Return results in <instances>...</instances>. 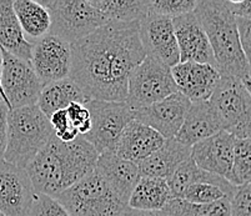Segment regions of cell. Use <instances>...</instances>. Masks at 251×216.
<instances>
[{"instance_id":"484cf974","label":"cell","mask_w":251,"mask_h":216,"mask_svg":"<svg viewBox=\"0 0 251 216\" xmlns=\"http://www.w3.org/2000/svg\"><path fill=\"white\" fill-rule=\"evenodd\" d=\"M165 179L141 176L130 196L127 206L143 211H160L173 199Z\"/></svg>"},{"instance_id":"30bf717a","label":"cell","mask_w":251,"mask_h":216,"mask_svg":"<svg viewBox=\"0 0 251 216\" xmlns=\"http://www.w3.org/2000/svg\"><path fill=\"white\" fill-rule=\"evenodd\" d=\"M1 55V89L8 101L9 110L36 105L39 95L43 90V84L36 76L31 65L6 53L3 49Z\"/></svg>"},{"instance_id":"ffe728a7","label":"cell","mask_w":251,"mask_h":216,"mask_svg":"<svg viewBox=\"0 0 251 216\" xmlns=\"http://www.w3.org/2000/svg\"><path fill=\"white\" fill-rule=\"evenodd\" d=\"M223 124L213 104L207 101L191 103L182 126L176 135V140L182 145L191 147L196 143L223 131Z\"/></svg>"},{"instance_id":"2e32d148","label":"cell","mask_w":251,"mask_h":216,"mask_svg":"<svg viewBox=\"0 0 251 216\" xmlns=\"http://www.w3.org/2000/svg\"><path fill=\"white\" fill-rule=\"evenodd\" d=\"M234 136L223 130L193 145L191 158L200 169L229 181L234 161Z\"/></svg>"},{"instance_id":"6da1fadb","label":"cell","mask_w":251,"mask_h":216,"mask_svg":"<svg viewBox=\"0 0 251 216\" xmlns=\"http://www.w3.org/2000/svg\"><path fill=\"white\" fill-rule=\"evenodd\" d=\"M139 23H108L72 44L69 78L88 100L125 101L130 75L147 56Z\"/></svg>"},{"instance_id":"277c9868","label":"cell","mask_w":251,"mask_h":216,"mask_svg":"<svg viewBox=\"0 0 251 216\" xmlns=\"http://www.w3.org/2000/svg\"><path fill=\"white\" fill-rule=\"evenodd\" d=\"M52 136L55 135L49 119L36 105L9 110L4 160L26 169Z\"/></svg>"},{"instance_id":"e575fe53","label":"cell","mask_w":251,"mask_h":216,"mask_svg":"<svg viewBox=\"0 0 251 216\" xmlns=\"http://www.w3.org/2000/svg\"><path fill=\"white\" fill-rule=\"evenodd\" d=\"M68 117L75 130L80 136L86 135L91 130V117L85 104L73 103L67 108Z\"/></svg>"},{"instance_id":"7c38bea8","label":"cell","mask_w":251,"mask_h":216,"mask_svg":"<svg viewBox=\"0 0 251 216\" xmlns=\"http://www.w3.org/2000/svg\"><path fill=\"white\" fill-rule=\"evenodd\" d=\"M35 196L26 170L0 161V213L4 216H28Z\"/></svg>"},{"instance_id":"836d02e7","label":"cell","mask_w":251,"mask_h":216,"mask_svg":"<svg viewBox=\"0 0 251 216\" xmlns=\"http://www.w3.org/2000/svg\"><path fill=\"white\" fill-rule=\"evenodd\" d=\"M230 216H251V183L235 186L230 197Z\"/></svg>"},{"instance_id":"74e56055","label":"cell","mask_w":251,"mask_h":216,"mask_svg":"<svg viewBox=\"0 0 251 216\" xmlns=\"http://www.w3.org/2000/svg\"><path fill=\"white\" fill-rule=\"evenodd\" d=\"M8 106L3 105L0 110V161L4 160L6 150V115H8Z\"/></svg>"},{"instance_id":"7bdbcfd3","label":"cell","mask_w":251,"mask_h":216,"mask_svg":"<svg viewBox=\"0 0 251 216\" xmlns=\"http://www.w3.org/2000/svg\"><path fill=\"white\" fill-rule=\"evenodd\" d=\"M0 216H4V215H3V214H1V213H0Z\"/></svg>"},{"instance_id":"ab89813d","label":"cell","mask_w":251,"mask_h":216,"mask_svg":"<svg viewBox=\"0 0 251 216\" xmlns=\"http://www.w3.org/2000/svg\"><path fill=\"white\" fill-rule=\"evenodd\" d=\"M1 72H3V55H1V49H0V97H1V100L5 103V105L8 106V101H6L5 95H4L3 93V89H1Z\"/></svg>"},{"instance_id":"4dcf8cb0","label":"cell","mask_w":251,"mask_h":216,"mask_svg":"<svg viewBox=\"0 0 251 216\" xmlns=\"http://www.w3.org/2000/svg\"><path fill=\"white\" fill-rule=\"evenodd\" d=\"M225 197L230 199V195L225 190L213 184L206 183L194 184L189 186L181 195V199L194 204H213Z\"/></svg>"},{"instance_id":"44dd1931","label":"cell","mask_w":251,"mask_h":216,"mask_svg":"<svg viewBox=\"0 0 251 216\" xmlns=\"http://www.w3.org/2000/svg\"><path fill=\"white\" fill-rule=\"evenodd\" d=\"M191 156V147L182 145L176 139L165 140L163 146L139 164L141 176L168 179L173 171Z\"/></svg>"},{"instance_id":"5b68a950","label":"cell","mask_w":251,"mask_h":216,"mask_svg":"<svg viewBox=\"0 0 251 216\" xmlns=\"http://www.w3.org/2000/svg\"><path fill=\"white\" fill-rule=\"evenodd\" d=\"M70 216H120L127 208L93 171L56 197Z\"/></svg>"},{"instance_id":"5bb4252c","label":"cell","mask_w":251,"mask_h":216,"mask_svg":"<svg viewBox=\"0 0 251 216\" xmlns=\"http://www.w3.org/2000/svg\"><path fill=\"white\" fill-rule=\"evenodd\" d=\"M190 106V100L177 92L147 108L134 110V120L154 129L165 140L175 139Z\"/></svg>"},{"instance_id":"7402d4cb","label":"cell","mask_w":251,"mask_h":216,"mask_svg":"<svg viewBox=\"0 0 251 216\" xmlns=\"http://www.w3.org/2000/svg\"><path fill=\"white\" fill-rule=\"evenodd\" d=\"M0 48L30 64L33 44L23 33L11 0H0Z\"/></svg>"},{"instance_id":"1f68e13d","label":"cell","mask_w":251,"mask_h":216,"mask_svg":"<svg viewBox=\"0 0 251 216\" xmlns=\"http://www.w3.org/2000/svg\"><path fill=\"white\" fill-rule=\"evenodd\" d=\"M28 216H70V214L54 197L36 194Z\"/></svg>"},{"instance_id":"3957f363","label":"cell","mask_w":251,"mask_h":216,"mask_svg":"<svg viewBox=\"0 0 251 216\" xmlns=\"http://www.w3.org/2000/svg\"><path fill=\"white\" fill-rule=\"evenodd\" d=\"M194 14L209 39L216 70L221 76L241 80L250 72V68L241 49L236 17L232 14L229 1H198Z\"/></svg>"},{"instance_id":"9c48e42d","label":"cell","mask_w":251,"mask_h":216,"mask_svg":"<svg viewBox=\"0 0 251 216\" xmlns=\"http://www.w3.org/2000/svg\"><path fill=\"white\" fill-rule=\"evenodd\" d=\"M91 117V130L83 138L97 150L98 155L115 152L125 126L134 120V110L125 103L89 100L85 104Z\"/></svg>"},{"instance_id":"ac0fdd59","label":"cell","mask_w":251,"mask_h":216,"mask_svg":"<svg viewBox=\"0 0 251 216\" xmlns=\"http://www.w3.org/2000/svg\"><path fill=\"white\" fill-rule=\"evenodd\" d=\"M95 171L116 197L127 206L130 196L141 177L138 165L119 158L115 152H106L98 156Z\"/></svg>"},{"instance_id":"7a4b0ae2","label":"cell","mask_w":251,"mask_h":216,"mask_svg":"<svg viewBox=\"0 0 251 216\" xmlns=\"http://www.w3.org/2000/svg\"><path fill=\"white\" fill-rule=\"evenodd\" d=\"M98 152L83 136L63 143L52 136L26 167L36 194L54 199L95 170Z\"/></svg>"},{"instance_id":"d4e9b609","label":"cell","mask_w":251,"mask_h":216,"mask_svg":"<svg viewBox=\"0 0 251 216\" xmlns=\"http://www.w3.org/2000/svg\"><path fill=\"white\" fill-rule=\"evenodd\" d=\"M88 101L83 90L72 79L68 78L43 86L36 106L49 119L55 111L67 109L70 104H86Z\"/></svg>"},{"instance_id":"f35d334b","label":"cell","mask_w":251,"mask_h":216,"mask_svg":"<svg viewBox=\"0 0 251 216\" xmlns=\"http://www.w3.org/2000/svg\"><path fill=\"white\" fill-rule=\"evenodd\" d=\"M120 216H165L163 211H143V210H135V209H130L127 206L124 210V213Z\"/></svg>"},{"instance_id":"4fadbf2b","label":"cell","mask_w":251,"mask_h":216,"mask_svg":"<svg viewBox=\"0 0 251 216\" xmlns=\"http://www.w3.org/2000/svg\"><path fill=\"white\" fill-rule=\"evenodd\" d=\"M139 34L148 56L157 59L170 68L179 64V48L173 20L148 13L147 17L139 23Z\"/></svg>"},{"instance_id":"603a6c76","label":"cell","mask_w":251,"mask_h":216,"mask_svg":"<svg viewBox=\"0 0 251 216\" xmlns=\"http://www.w3.org/2000/svg\"><path fill=\"white\" fill-rule=\"evenodd\" d=\"M166 181H168L170 192L174 197H181L182 192L189 186L199 183L213 184V185L219 186L223 190H225L230 195V197L235 190V186L231 185L227 180L218 176V175L210 174V172L200 169L191 156L186 159L184 163L180 164L179 167L173 171V174L166 179Z\"/></svg>"},{"instance_id":"60d3db41","label":"cell","mask_w":251,"mask_h":216,"mask_svg":"<svg viewBox=\"0 0 251 216\" xmlns=\"http://www.w3.org/2000/svg\"><path fill=\"white\" fill-rule=\"evenodd\" d=\"M241 83L244 84L245 89H246V90H248L249 95H250V96H251V70L248 72V74L245 75V76H244L243 79H241Z\"/></svg>"},{"instance_id":"b9f144b4","label":"cell","mask_w":251,"mask_h":216,"mask_svg":"<svg viewBox=\"0 0 251 216\" xmlns=\"http://www.w3.org/2000/svg\"><path fill=\"white\" fill-rule=\"evenodd\" d=\"M3 105H5V103H4L3 100H1V97H0V110H1V108H3Z\"/></svg>"},{"instance_id":"d6986e66","label":"cell","mask_w":251,"mask_h":216,"mask_svg":"<svg viewBox=\"0 0 251 216\" xmlns=\"http://www.w3.org/2000/svg\"><path fill=\"white\" fill-rule=\"evenodd\" d=\"M164 143L165 139L154 129L140 121L131 120L119 138L115 154L119 158L139 165L160 149Z\"/></svg>"},{"instance_id":"4316f807","label":"cell","mask_w":251,"mask_h":216,"mask_svg":"<svg viewBox=\"0 0 251 216\" xmlns=\"http://www.w3.org/2000/svg\"><path fill=\"white\" fill-rule=\"evenodd\" d=\"M149 0H90L108 23L141 22L148 15Z\"/></svg>"},{"instance_id":"ba28073f","label":"cell","mask_w":251,"mask_h":216,"mask_svg":"<svg viewBox=\"0 0 251 216\" xmlns=\"http://www.w3.org/2000/svg\"><path fill=\"white\" fill-rule=\"evenodd\" d=\"M224 131L235 139H251V96L240 79L221 76L210 97Z\"/></svg>"},{"instance_id":"83f0119b","label":"cell","mask_w":251,"mask_h":216,"mask_svg":"<svg viewBox=\"0 0 251 216\" xmlns=\"http://www.w3.org/2000/svg\"><path fill=\"white\" fill-rule=\"evenodd\" d=\"M165 216H230V199L213 204H194L181 197H173L161 210Z\"/></svg>"},{"instance_id":"8fae6325","label":"cell","mask_w":251,"mask_h":216,"mask_svg":"<svg viewBox=\"0 0 251 216\" xmlns=\"http://www.w3.org/2000/svg\"><path fill=\"white\" fill-rule=\"evenodd\" d=\"M30 65L43 86L68 79L73 65L72 44L48 34L33 44Z\"/></svg>"},{"instance_id":"9a60e30c","label":"cell","mask_w":251,"mask_h":216,"mask_svg":"<svg viewBox=\"0 0 251 216\" xmlns=\"http://www.w3.org/2000/svg\"><path fill=\"white\" fill-rule=\"evenodd\" d=\"M177 92L191 103L207 101L213 96L221 75L215 67L193 61L179 63L171 68Z\"/></svg>"},{"instance_id":"f546056e","label":"cell","mask_w":251,"mask_h":216,"mask_svg":"<svg viewBox=\"0 0 251 216\" xmlns=\"http://www.w3.org/2000/svg\"><path fill=\"white\" fill-rule=\"evenodd\" d=\"M196 4V0H154L148 3V13L175 19L181 15L193 13Z\"/></svg>"},{"instance_id":"52a82bcc","label":"cell","mask_w":251,"mask_h":216,"mask_svg":"<svg viewBox=\"0 0 251 216\" xmlns=\"http://www.w3.org/2000/svg\"><path fill=\"white\" fill-rule=\"evenodd\" d=\"M177 93L171 68L151 56H145L130 75L125 103L133 110L147 108Z\"/></svg>"},{"instance_id":"d6a6232c","label":"cell","mask_w":251,"mask_h":216,"mask_svg":"<svg viewBox=\"0 0 251 216\" xmlns=\"http://www.w3.org/2000/svg\"><path fill=\"white\" fill-rule=\"evenodd\" d=\"M49 121L51 124V128L54 130V135L58 140L63 143H70L73 140L80 136L75 130L74 126L70 122L69 117H68L67 109L63 110H58L52 114L51 117L49 118Z\"/></svg>"},{"instance_id":"8d00e7d4","label":"cell","mask_w":251,"mask_h":216,"mask_svg":"<svg viewBox=\"0 0 251 216\" xmlns=\"http://www.w3.org/2000/svg\"><path fill=\"white\" fill-rule=\"evenodd\" d=\"M229 6L232 14L236 18L251 20V0H243V1H229Z\"/></svg>"},{"instance_id":"e0dca14e","label":"cell","mask_w":251,"mask_h":216,"mask_svg":"<svg viewBox=\"0 0 251 216\" xmlns=\"http://www.w3.org/2000/svg\"><path fill=\"white\" fill-rule=\"evenodd\" d=\"M171 20L179 48L180 63L193 61L215 67V59L209 39L194 11Z\"/></svg>"},{"instance_id":"8992f818","label":"cell","mask_w":251,"mask_h":216,"mask_svg":"<svg viewBox=\"0 0 251 216\" xmlns=\"http://www.w3.org/2000/svg\"><path fill=\"white\" fill-rule=\"evenodd\" d=\"M51 17L50 34L68 43L77 42L108 24V20L90 0H43Z\"/></svg>"},{"instance_id":"f1b7e54d","label":"cell","mask_w":251,"mask_h":216,"mask_svg":"<svg viewBox=\"0 0 251 216\" xmlns=\"http://www.w3.org/2000/svg\"><path fill=\"white\" fill-rule=\"evenodd\" d=\"M229 183L234 186L251 183V139H235Z\"/></svg>"},{"instance_id":"d590c367","label":"cell","mask_w":251,"mask_h":216,"mask_svg":"<svg viewBox=\"0 0 251 216\" xmlns=\"http://www.w3.org/2000/svg\"><path fill=\"white\" fill-rule=\"evenodd\" d=\"M236 23L239 36H240L241 49H243L246 63L251 70V20L236 18Z\"/></svg>"},{"instance_id":"cb8c5ba5","label":"cell","mask_w":251,"mask_h":216,"mask_svg":"<svg viewBox=\"0 0 251 216\" xmlns=\"http://www.w3.org/2000/svg\"><path fill=\"white\" fill-rule=\"evenodd\" d=\"M13 8L23 33L30 44H34L50 34L51 17L42 1L15 0L13 1Z\"/></svg>"}]
</instances>
